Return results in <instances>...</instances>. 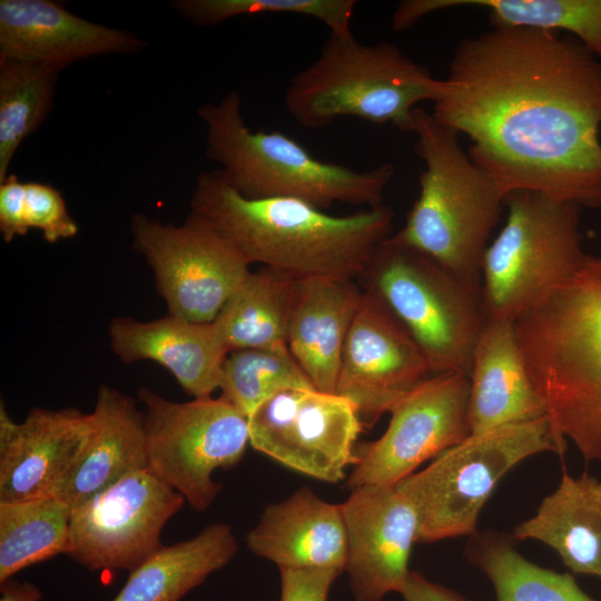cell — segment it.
<instances>
[{"label": "cell", "instance_id": "6da1fadb", "mask_svg": "<svg viewBox=\"0 0 601 601\" xmlns=\"http://www.w3.org/2000/svg\"><path fill=\"white\" fill-rule=\"evenodd\" d=\"M433 105L504 197L601 208V61L575 38L493 27L463 39Z\"/></svg>", "mask_w": 601, "mask_h": 601}, {"label": "cell", "instance_id": "7a4b0ae2", "mask_svg": "<svg viewBox=\"0 0 601 601\" xmlns=\"http://www.w3.org/2000/svg\"><path fill=\"white\" fill-rule=\"evenodd\" d=\"M188 218L227 242L249 265L297 279H357L391 236L394 213L381 205L346 216L293 198L248 199L219 169L198 175Z\"/></svg>", "mask_w": 601, "mask_h": 601}, {"label": "cell", "instance_id": "3957f363", "mask_svg": "<svg viewBox=\"0 0 601 601\" xmlns=\"http://www.w3.org/2000/svg\"><path fill=\"white\" fill-rule=\"evenodd\" d=\"M513 325L556 454L569 440L601 464V258L588 255Z\"/></svg>", "mask_w": 601, "mask_h": 601}, {"label": "cell", "instance_id": "277c9868", "mask_svg": "<svg viewBox=\"0 0 601 601\" xmlns=\"http://www.w3.org/2000/svg\"><path fill=\"white\" fill-rule=\"evenodd\" d=\"M206 128V156L220 165L227 184L248 199L293 198L326 210L336 203L373 208L383 205L395 174L385 162L354 170L314 157L279 130L253 131L237 91L198 109Z\"/></svg>", "mask_w": 601, "mask_h": 601}, {"label": "cell", "instance_id": "5b68a950", "mask_svg": "<svg viewBox=\"0 0 601 601\" xmlns=\"http://www.w3.org/2000/svg\"><path fill=\"white\" fill-rule=\"evenodd\" d=\"M413 117L415 151L425 169L420 174V195L393 236L482 286L483 256L505 197L462 149L459 132L421 107Z\"/></svg>", "mask_w": 601, "mask_h": 601}, {"label": "cell", "instance_id": "8992f818", "mask_svg": "<svg viewBox=\"0 0 601 601\" xmlns=\"http://www.w3.org/2000/svg\"><path fill=\"white\" fill-rule=\"evenodd\" d=\"M443 89L444 80L395 45H363L351 30L329 31L319 56L290 79L284 102L292 118L309 129L357 117L413 132L417 105L435 102Z\"/></svg>", "mask_w": 601, "mask_h": 601}, {"label": "cell", "instance_id": "52a82bcc", "mask_svg": "<svg viewBox=\"0 0 601 601\" xmlns=\"http://www.w3.org/2000/svg\"><path fill=\"white\" fill-rule=\"evenodd\" d=\"M406 328L433 374L469 375L489 321L482 286L473 285L393 235L357 278Z\"/></svg>", "mask_w": 601, "mask_h": 601}, {"label": "cell", "instance_id": "ba28073f", "mask_svg": "<svg viewBox=\"0 0 601 601\" xmlns=\"http://www.w3.org/2000/svg\"><path fill=\"white\" fill-rule=\"evenodd\" d=\"M508 218L482 260L489 318L514 322L569 280L588 255L582 248L580 207L540 193L504 198Z\"/></svg>", "mask_w": 601, "mask_h": 601}, {"label": "cell", "instance_id": "9c48e42d", "mask_svg": "<svg viewBox=\"0 0 601 601\" xmlns=\"http://www.w3.org/2000/svg\"><path fill=\"white\" fill-rule=\"evenodd\" d=\"M555 452L546 417L471 434L396 485L418 520L417 542L477 533L480 513L501 479L523 460Z\"/></svg>", "mask_w": 601, "mask_h": 601}, {"label": "cell", "instance_id": "30bf717a", "mask_svg": "<svg viewBox=\"0 0 601 601\" xmlns=\"http://www.w3.org/2000/svg\"><path fill=\"white\" fill-rule=\"evenodd\" d=\"M137 394L144 408L147 469L193 509L207 510L221 490L214 472L235 466L245 454L248 417L220 396L180 403L148 387Z\"/></svg>", "mask_w": 601, "mask_h": 601}, {"label": "cell", "instance_id": "8fae6325", "mask_svg": "<svg viewBox=\"0 0 601 601\" xmlns=\"http://www.w3.org/2000/svg\"><path fill=\"white\" fill-rule=\"evenodd\" d=\"M132 247L150 266L168 314L211 323L250 273V265L223 238L187 217L162 224L131 218Z\"/></svg>", "mask_w": 601, "mask_h": 601}, {"label": "cell", "instance_id": "7c38bea8", "mask_svg": "<svg viewBox=\"0 0 601 601\" xmlns=\"http://www.w3.org/2000/svg\"><path fill=\"white\" fill-rule=\"evenodd\" d=\"M185 501L148 469L132 472L71 510L66 554L90 571L130 572L162 548Z\"/></svg>", "mask_w": 601, "mask_h": 601}, {"label": "cell", "instance_id": "4fadbf2b", "mask_svg": "<svg viewBox=\"0 0 601 601\" xmlns=\"http://www.w3.org/2000/svg\"><path fill=\"white\" fill-rule=\"evenodd\" d=\"M249 444L278 463L316 480L337 483L357 463L363 430L355 405L316 388L283 390L249 416Z\"/></svg>", "mask_w": 601, "mask_h": 601}, {"label": "cell", "instance_id": "5bb4252c", "mask_svg": "<svg viewBox=\"0 0 601 601\" xmlns=\"http://www.w3.org/2000/svg\"><path fill=\"white\" fill-rule=\"evenodd\" d=\"M469 375L435 374L403 395L391 408L384 434L357 454L347 485H395L428 459L471 435Z\"/></svg>", "mask_w": 601, "mask_h": 601}, {"label": "cell", "instance_id": "9a60e30c", "mask_svg": "<svg viewBox=\"0 0 601 601\" xmlns=\"http://www.w3.org/2000/svg\"><path fill=\"white\" fill-rule=\"evenodd\" d=\"M432 375L402 323L381 299L363 290L345 339L336 394L355 405L364 427H372L403 395Z\"/></svg>", "mask_w": 601, "mask_h": 601}, {"label": "cell", "instance_id": "2e32d148", "mask_svg": "<svg viewBox=\"0 0 601 601\" xmlns=\"http://www.w3.org/2000/svg\"><path fill=\"white\" fill-rule=\"evenodd\" d=\"M347 539L345 571L356 601H381L401 592L410 573L418 520L396 485L352 489L341 504Z\"/></svg>", "mask_w": 601, "mask_h": 601}, {"label": "cell", "instance_id": "e0dca14e", "mask_svg": "<svg viewBox=\"0 0 601 601\" xmlns=\"http://www.w3.org/2000/svg\"><path fill=\"white\" fill-rule=\"evenodd\" d=\"M90 413L35 407L18 423L0 406V503L53 496L77 462Z\"/></svg>", "mask_w": 601, "mask_h": 601}, {"label": "cell", "instance_id": "ac0fdd59", "mask_svg": "<svg viewBox=\"0 0 601 601\" xmlns=\"http://www.w3.org/2000/svg\"><path fill=\"white\" fill-rule=\"evenodd\" d=\"M144 48L146 43L134 33L82 19L51 0L0 1V61L62 70L81 59Z\"/></svg>", "mask_w": 601, "mask_h": 601}, {"label": "cell", "instance_id": "d6986e66", "mask_svg": "<svg viewBox=\"0 0 601 601\" xmlns=\"http://www.w3.org/2000/svg\"><path fill=\"white\" fill-rule=\"evenodd\" d=\"M108 336L112 352L124 363H158L194 398L219 390L228 352L213 322L197 323L171 314L149 322L115 317Z\"/></svg>", "mask_w": 601, "mask_h": 601}, {"label": "cell", "instance_id": "ffe728a7", "mask_svg": "<svg viewBox=\"0 0 601 601\" xmlns=\"http://www.w3.org/2000/svg\"><path fill=\"white\" fill-rule=\"evenodd\" d=\"M246 543L279 570L345 571L347 539L342 506L322 500L309 487L267 505Z\"/></svg>", "mask_w": 601, "mask_h": 601}, {"label": "cell", "instance_id": "44dd1931", "mask_svg": "<svg viewBox=\"0 0 601 601\" xmlns=\"http://www.w3.org/2000/svg\"><path fill=\"white\" fill-rule=\"evenodd\" d=\"M469 378L471 434L545 417L513 322L489 318L476 342Z\"/></svg>", "mask_w": 601, "mask_h": 601}, {"label": "cell", "instance_id": "7402d4cb", "mask_svg": "<svg viewBox=\"0 0 601 601\" xmlns=\"http://www.w3.org/2000/svg\"><path fill=\"white\" fill-rule=\"evenodd\" d=\"M145 469L142 410L128 395L101 385L86 444L53 496L73 510L124 476Z\"/></svg>", "mask_w": 601, "mask_h": 601}, {"label": "cell", "instance_id": "603a6c76", "mask_svg": "<svg viewBox=\"0 0 601 601\" xmlns=\"http://www.w3.org/2000/svg\"><path fill=\"white\" fill-rule=\"evenodd\" d=\"M356 279H297L288 349L316 390L336 393L342 353L363 289Z\"/></svg>", "mask_w": 601, "mask_h": 601}, {"label": "cell", "instance_id": "cb8c5ba5", "mask_svg": "<svg viewBox=\"0 0 601 601\" xmlns=\"http://www.w3.org/2000/svg\"><path fill=\"white\" fill-rule=\"evenodd\" d=\"M513 538L540 541L574 573L601 578V476L563 471L556 489L514 528Z\"/></svg>", "mask_w": 601, "mask_h": 601}, {"label": "cell", "instance_id": "d4e9b609", "mask_svg": "<svg viewBox=\"0 0 601 601\" xmlns=\"http://www.w3.org/2000/svg\"><path fill=\"white\" fill-rule=\"evenodd\" d=\"M237 550V540L228 524H209L191 539L162 545L130 571L111 601H178L224 568Z\"/></svg>", "mask_w": 601, "mask_h": 601}, {"label": "cell", "instance_id": "484cf974", "mask_svg": "<svg viewBox=\"0 0 601 601\" xmlns=\"http://www.w3.org/2000/svg\"><path fill=\"white\" fill-rule=\"evenodd\" d=\"M297 278L262 267L252 272L213 321L228 353L288 349Z\"/></svg>", "mask_w": 601, "mask_h": 601}, {"label": "cell", "instance_id": "4316f807", "mask_svg": "<svg viewBox=\"0 0 601 601\" xmlns=\"http://www.w3.org/2000/svg\"><path fill=\"white\" fill-rule=\"evenodd\" d=\"M466 552L492 582L496 601H597L581 590L571 574L523 558L504 535L476 533Z\"/></svg>", "mask_w": 601, "mask_h": 601}, {"label": "cell", "instance_id": "83f0119b", "mask_svg": "<svg viewBox=\"0 0 601 601\" xmlns=\"http://www.w3.org/2000/svg\"><path fill=\"white\" fill-rule=\"evenodd\" d=\"M71 509L56 496L0 503V583L66 553Z\"/></svg>", "mask_w": 601, "mask_h": 601}, {"label": "cell", "instance_id": "f1b7e54d", "mask_svg": "<svg viewBox=\"0 0 601 601\" xmlns=\"http://www.w3.org/2000/svg\"><path fill=\"white\" fill-rule=\"evenodd\" d=\"M461 6L486 9L493 27L568 31L601 57V0H418L417 12Z\"/></svg>", "mask_w": 601, "mask_h": 601}, {"label": "cell", "instance_id": "f546056e", "mask_svg": "<svg viewBox=\"0 0 601 601\" xmlns=\"http://www.w3.org/2000/svg\"><path fill=\"white\" fill-rule=\"evenodd\" d=\"M60 71L42 63L0 61V183L21 141L49 115Z\"/></svg>", "mask_w": 601, "mask_h": 601}, {"label": "cell", "instance_id": "4dcf8cb0", "mask_svg": "<svg viewBox=\"0 0 601 601\" xmlns=\"http://www.w3.org/2000/svg\"><path fill=\"white\" fill-rule=\"evenodd\" d=\"M287 388H315L289 351L248 348L228 353L220 397L247 417L263 402Z\"/></svg>", "mask_w": 601, "mask_h": 601}, {"label": "cell", "instance_id": "1f68e13d", "mask_svg": "<svg viewBox=\"0 0 601 601\" xmlns=\"http://www.w3.org/2000/svg\"><path fill=\"white\" fill-rule=\"evenodd\" d=\"M355 0H176L174 9L198 26H214L237 16L296 13L325 23L329 31L351 30Z\"/></svg>", "mask_w": 601, "mask_h": 601}, {"label": "cell", "instance_id": "d6a6232c", "mask_svg": "<svg viewBox=\"0 0 601 601\" xmlns=\"http://www.w3.org/2000/svg\"><path fill=\"white\" fill-rule=\"evenodd\" d=\"M24 216L28 228L40 230L48 243L73 238L78 234V225L62 195L49 184L24 183Z\"/></svg>", "mask_w": 601, "mask_h": 601}, {"label": "cell", "instance_id": "836d02e7", "mask_svg": "<svg viewBox=\"0 0 601 601\" xmlns=\"http://www.w3.org/2000/svg\"><path fill=\"white\" fill-rule=\"evenodd\" d=\"M280 601H327L342 573L335 569H280Z\"/></svg>", "mask_w": 601, "mask_h": 601}, {"label": "cell", "instance_id": "e575fe53", "mask_svg": "<svg viewBox=\"0 0 601 601\" xmlns=\"http://www.w3.org/2000/svg\"><path fill=\"white\" fill-rule=\"evenodd\" d=\"M29 228L24 216V183L9 175L0 183V233L6 243L24 236Z\"/></svg>", "mask_w": 601, "mask_h": 601}, {"label": "cell", "instance_id": "d590c367", "mask_svg": "<svg viewBox=\"0 0 601 601\" xmlns=\"http://www.w3.org/2000/svg\"><path fill=\"white\" fill-rule=\"evenodd\" d=\"M400 593L405 601H466L455 591L434 583L415 571H410Z\"/></svg>", "mask_w": 601, "mask_h": 601}, {"label": "cell", "instance_id": "8d00e7d4", "mask_svg": "<svg viewBox=\"0 0 601 601\" xmlns=\"http://www.w3.org/2000/svg\"><path fill=\"white\" fill-rule=\"evenodd\" d=\"M42 593L38 587L29 582L9 579L1 583L0 601H41Z\"/></svg>", "mask_w": 601, "mask_h": 601}]
</instances>
